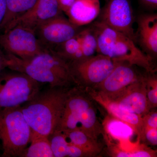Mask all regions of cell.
Wrapping results in <instances>:
<instances>
[{"label": "cell", "mask_w": 157, "mask_h": 157, "mask_svg": "<svg viewBox=\"0 0 157 157\" xmlns=\"http://www.w3.org/2000/svg\"><path fill=\"white\" fill-rule=\"evenodd\" d=\"M30 143L21 157H54L48 137L32 132Z\"/></svg>", "instance_id": "obj_21"}, {"label": "cell", "mask_w": 157, "mask_h": 157, "mask_svg": "<svg viewBox=\"0 0 157 157\" xmlns=\"http://www.w3.org/2000/svg\"><path fill=\"white\" fill-rule=\"evenodd\" d=\"M90 27L97 41V53L116 61L127 62L153 73V59L138 48L133 40L124 34L96 21Z\"/></svg>", "instance_id": "obj_3"}, {"label": "cell", "mask_w": 157, "mask_h": 157, "mask_svg": "<svg viewBox=\"0 0 157 157\" xmlns=\"http://www.w3.org/2000/svg\"><path fill=\"white\" fill-rule=\"evenodd\" d=\"M67 157H94V156L91 153L79 147L71 144L69 142Z\"/></svg>", "instance_id": "obj_26"}, {"label": "cell", "mask_w": 157, "mask_h": 157, "mask_svg": "<svg viewBox=\"0 0 157 157\" xmlns=\"http://www.w3.org/2000/svg\"><path fill=\"white\" fill-rule=\"evenodd\" d=\"M102 125L104 131L110 137L124 143L129 142L134 135L136 134L131 126L113 117L106 118Z\"/></svg>", "instance_id": "obj_17"}, {"label": "cell", "mask_w": 157, "mask_h": 157, "mask_svg": "<svg viewBox=\"0 0 157 157\" xmlns=\"http://www.w3.org/2000/svg\"><path fill=\"white\" fill-rule=\"evenodd\" d=\"M113 149V156L117 157H156V152L147 148H135L130 151L123 150L115 148Z\"/></svg>", "instance_id": "obj_25"}, {"label": "cell", "mask_w": 157, "mask_h": 157, "mask_svg": "<svg viewBox=\"0 0 157 157\" xmlns=\"http://www.w3.org/2000/svg\"><path fill=\"white\" fill-rule=\"evenodd\" d=\"M32 130L21 106L0 110V140L2 157H21L30 141Z\"/></svg>", "instance_id": "obj_4"}, {"label": "cell", "mask_w": 157, "mask_h": 157, "mask_svg": "<svg viewBox=\"0 0 157 157\" xmlns=\"http://www.w3.org/2000/svg\"><path fill=\"white\" fill-rule=\"evenodd\" d=\"M6 10V0H0V30Z\"/></svg>", "instance_id": "obj_31"}, {"label": "cell", "mask_w": 157, "mask_h": 157, "mask_svg": "<svg viewBox=\"0 0 157 157\" xmlns=\"http://www.w3.org/2000/svg\"><path fill=\"white\" fill-rule=\"evenodd\" d=\"M8 67V59L6 54L0 52V73Z\"/></svg>", "instance_id": "obj_30"}, {"label": "cell", "mask_w": 157, "mask_h": 157, "mask_svg": "<svg viewBox=\"0 0 157 157\" xmlns=\"http://www.w3.org/2000/svg\"><path fill=\"white\" fill-rule=\"evenodd\" d=\"M142 4L152 9H156L157 0H139Z\"/></svg>", "instance_id": "obj_32"}, {"label": "cell", "mask_w": 157, "mask_h": 157, "mask_svg": "<svg viewBox=\"0 0 157 157\" xmlns=\"http://www.w3.org/2000/svg\"><path fill=\"white\" fill-rule=\"evenodd\" d=\"M104 1H106V2H107V1H108V0H104Z\"/></svg>", "instance_id": "obj_33"}, {"label": "cell", "mask_w": 157, "mask_h": 157, "mask_svg": "<svg viewBox=\"0 0 157 157\" xmlns=\"http://www.w3.org/2000/svg\"><path fill=\"white\" fill-rule=\"evenodd\" d=\"M67 137L68 142L91 153L96 156L102 150V146L98 140L93 139L80 128L62 132Z\"/></svg>", "instance_id": "obj_20"}, {"label": "cell", "mask_w": 157, "mask_h": 157, "mask_svg": "<svg viewBox=\"0 0 157 157\" xmlns=\"http://www.w3.org/2000/svg\"><path fill=\"white\" fill-rule=\"evenodd\" d=\"M11 70L0 73V110L21 106L40 91L39 82L25 73Z\"/></svg>", "instance_id": "obj_5"}, {"label": "cell", "mask_w": 157, "mask_h": 157, "mask_svg": "<svg viewBox=\"0 0 157 157\" xmlns=\"http://www.w3.org/2000/svg\"><path fill=\"white\" fill-rule=\"evenodd\" d=\"M100 11L99 0H76L66 14L71 22L81 26L93 21Z\"/></svg>", "instance_id": "obj_16"}, {"label": "cell", "mask_w": 157, "mask_h": 157, "mask_svg": "<svg viewBox=\"0 0 157 157\" xmlns=\"http://www.w3.org/2000/svg\"><path fill=\"white\" fill-rule=\"evenodd\" d=\"M0 46L6 54L23 60L29 59L46 49L35 31L17 25L0 35Z\"/></svg>", "instance_id": "obj_7"}, {"label": "cell", "mask_w": 157, "mask_h": 157, "mask_svg": "<svg viewBox=\"0 0 157 157\" xmlns=\"http://www.w3.org/2000/svg\"><path fill=\"white\" fill-rule=\"evenodd\" d=\"M76 0H57L59 6L63 12L67 13Z\"/></svg>", "instance_id": "obj_29"}, {"label": "cell", "mask_w": 157, "mask_h": 157, "mask_svg": "<svg viewBox=\"0 0 157 157\" xmlns=\"http://www.w3.org/2000/svg\"><path fill=\"white\" fill-rule=\"evenodd\" d=\"M134 66L127 62H119L102 82L92 89L108 99L113 100L142 76Z\"/></svg>", "instance_id": "obj_10"}, {"label": "cell", "mask_w": 157, "mask_h": 157, "mask_svg": "<svg viewBox=\"0 0 157 157\" xmlns=\"http://www.w3.org/2000/svg\"><path fill=\"white\" fill-rule=\"evenodd\" d=\"M145 76L146 82L147 97L150 109L157 107V78L153 73L148 72Z\"/></svg>", "instance_id": "obj_24"}, {"label": "cell", "mask_w": 157, "mask_h": 157, "mask_svg": "<svg viewBox=\"0 0 157 157\" xmlns=\"http://www.w3.org/2000/svg\"><path fill=\"white\" fill-rule=\"evenodd\" d=\"M38 0H6V14L0 31L6 30L12 21L33 7Z\"/></svg>", "instance_id": "obj_18"}, {"label": "cell", "mask_w": 157, "mask_h": 157, "mask_svg": "<svg viewBox=\"0 0 157 157\" xmlns=\"http://www.w3.org/2000/svg\"><path fill=\"white\" fill-rule=\"evenodd\" d=\"M141 139L146 140L152 145H157V128H145Z\"/></svg>", "instance_id": "obj_28"}, {"label": "cell", "mask_w": 157, "mask_h": 157, "mask_svg": "<svg viewBox=\"0 0 157 157\" xmlns=\"http://www.w3.org/2000/svg\"><path fill=\"white\" fill-rule=\"evenodd\" d=\"M143 117L144 130L145 128H157V111L150 112L144 114Z\"/></svg>", "instance_id": "obj_27"}, {"label": "cell", "mask_w": 157, "mask_h": 157, "mask_svg": "<svg viewBox=\"0 0 157 157\" xmlns=\"http://www.w3.org/2000/svg\"><path fill=\"white\" fill-rule=\"evenodd\" d=\"M62 14L57 0H38L32 9L12 21L4 32L17 25L35 31L43 23Z\"/></svg>", "instance_id": "obj_13"}, {"label": "cell", "mask_w": 157, "mask_h": 157, "mask_svg": "<svg viewBox=\"0 0 157 157\" xmlns=\"http://www.w3.org/2000/svg\"><path fill=\"white\" fill-rule=\"evenodd\" d=\"M8 68L26 74L39 83H48L49 87H70L75 86L69 63L51 49H45L27 60L6 54Z\"/></svg>", "instance_id": "obj_2"}, {"label": "cell", "mask_w": 157, "mask_h": 157, "mask_svg": "<svg viewBox=\"0 0 157 157\" xmlns=\"http://www.w3.org/2000/svg\"><path fill=\"white\" fill-rule=\"evenodd\" d=\"M89 96L101 104L111 116L125 122L135 130L139 139H141L144 132L143 117L141 116L122 109L115 102L102 95L92 88L84 89Z\"/></svg>", "instance_id": "obj_15"}, {"label": "cell", "mask_w": 157, "mask_h": 157, "mask_svg": "<svg viewBox=\"0 0 157 157\" xmlns=\"http://www.w3.org/2000/svg\"><path fill=\"white\" fill-rule=\"evenodd\" d=\"M79 128L82 131L94 140L104 134L103 125L100 124L96 111L93 104L82 113L79 120Z\"/></svg>", "instance_id": "obj_22"}, {"label": "cell", "mask_w": 157, "mask_h": 157, "mask_svg": "<svg viewBox=\"0 0 157 157\" xmlns=\"http://www.w3.org/2000/svg\"><path fill=\"white\" fill-rule=\"evenodd\" d=\"M72 87H49L21 106L32 132L48 136L56 130Z\"/></svg>", "instance_id": "obj_1"}, {"label": "cell", "mask_w": 157, "mask_h": 157, "mask_svg": "<svg viewBox=\"0 0 157 157\" xmlns=\"http://www.w3.org/2000/svg\"><path fill=\"white\" fill-rule=\"evenodd\" d=\"M92 104L91 98L84 89L78 86L71 88L61 119L55 131L65 132L80 128L79 120L81 114Z\"/></svg>", "instance_id": "obj_11"}, {"label": "cell", "mask_w": 157, "mask_h": 157, "mask_svg": "<svg viewBox=\"0 0 157 157\" xmlns=\"http://www.w3.org/2000/svg\"><path fill=\"white\" fill-rule=\"evenodd\" d=\"M76 36L79 40L80 47L72 61L95 55L98 49V41L91 28L90 27L80 30Z\"/></svg>", "instance_id": "obj_19"}, {"label": "cell", "mask_w": 157, "mask_h": 157, "mask_svg": "<svg viewBox=\"0 0 157 157\" xmlns=\"http://www.w3.org/2000/svg\"><path fill=\"white\" fill-rule=\"evenodd\" d=\"M137 23L136 43H138L144 53L155 59L157 55V14H140L137 17Z\"/></svg>", "instance_id": "obj_14"}, {"label": "cell", "mask_w": 157, "mask_h": 157, "mask_svg": "<svg viewBox=\"0 0 157 157\" xmlns=\"http://www.w3.org/2000/svg\"><path fill=\"white\" fill-rule=\"evenodd\" d=\"M48 138L54 157H67L69 142L63 132L55 131Z\"/></svg>", "instance_id": "obj_23"}, {"label": "cell", "mask_w": 157, "mask_h": 157, "mask_svg": "<svg viewBox=\"0 0 157 157\" xmlns=\"http://www.w3.org/2000/svg\"><path fill=\"white\" fill-rule=\"evenodd\" d=\"M111 100L122 109L143 116L151 110L147 97L145 76H141Z\"/></svg>", "instance_id": "obj_12"}, {"label": "cell", "mask_w": 157, "mask_h": 157, "mask_svg": "<svg viewBox=\"0 0 157 157\" xmlns=\"http://www.w3.org/2000/svg\"><path fill=\"white\" fill-rule=\"evenodd\" d=\"M119 62L100 54L68 62L76 86L93 88L107 77Z\"/></svg>", "instance_id": "obj_6"}, {"label": "cell", "mask_w": 157, "mask_h": 157, "mask_svg": "<svg viewBox=\"0 0 157 157\" xmlns=\"http://www.w3.org/2000/svg\"><path fill=\"white\" fill-rule=\"evenodd\" d=\"M80 30V26L62 14L43 23L35 32L42 45L47 49H52L73 38Z\"/></svg>", "instance_id": "obj_9"}, {"label": "cell", "mask_w": 157, "mask_h": 157, "mask_svg": "<svg viewBox=\"0 0 157 157\" xmlns=\"http://www.w3.org/2000/svg\"><path fill=\"white\" fill-rule=\"evenodd\" d=\"M98 21L129 37L136 44L134 17L129 0H108L100 11Z\"/></svg>", "instance_id": "obj_8"}, {"label": "cell", "mask_w": 157, "mask_h": 157, "mask_svg": "<svg viewBox=\"0 0 157 157\" xmlns=\"http://www.w3.org/2000/svg\"><path fill=\"white\" fill-rule=\"evenodd\" d=\"M2 51V50H1V49H0V52Z\"/></svg>", "instance_id": "obj_34"}]
</instances>
